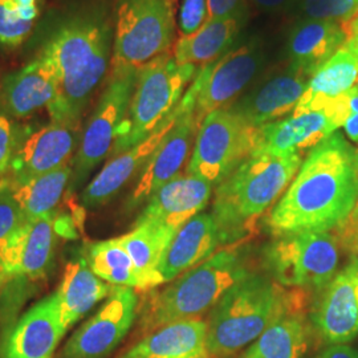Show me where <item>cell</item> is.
I'll return each instance as SVG.
<instances>
[{
    "mask_svg": "<svg viewBox=\"0 0 358 358\" xmlns=\"http://www.w3.org/2000/svg\"><path fill=\"white\" fill-rule=\"evenodd\" d=\"M195 72V65H179L171 51L142 65L110 155L124 153L146 140L180 103L185 88L198 75Z\"/></svg>",
    "mask_w": 358,
    "mask_h": 358,
    "instance_id": "cell-6",
    "label": "cell"
},
{
    "mask_svg": "<svg viewBox=\"0 0 358 358\" xmlns=\"http://www.w3.org/2000/svg\"><path fill=\"white\" fill-rule=\"evenodd\" d=\"M312 324L329 345L346 344L357 337L358 257H353L322 289L312 313Z\"/></svg>",
    "mask_w": 358,
    "mask_h": 358,
    "instance_id": "cell-17",
    "label": "cell"
},
{
    "mask_svg": "<svg viewBox=\"0 0 358 358\" xmlns=\"http://www.w3.org/2000/svg\"><path fill=\"white\" fill-rule=\"evenodd\" d=\"M24 223V215L13 196L8 180L4 177L0 186V289L4 287L1 282V263L4 254L15 232Z\"/></svg>",
    "mask_w": 358,
    "mask_h": 358,
    "instance_id": "cell-34",
    "label": "cell"
},
{
    "mask_svg": "<svg viewBox=\"0 0 358 358\" xmlns=\"http://www.w3.org/2000/svg\"><path fill=\"white\" fill-rule=\"evenodd\" d=\"M72 178V164L55 171L27 179L19 183H8L26 222L53 215Z\"/></svg>",
    "mask_w": 358,
    "mask_h": 358,
    "instance_id": "cell-30",
    "label": "cell"
},
{
    "mask_svg": "<svg viewBox=\"0 0 358 358\" xmlns=\"http://www.w3.org/2000/svg\"><path fill=\"white\" fill-rule=\"evenodd\" d=\"M35 23L23 20L13 0H0V50L13 51L32 35Z\"/></svg>",
    "mask_w": 358,
    "mask_h": 358,
    "instance_id": "cell-35",
    "label": "cell"
},
{
    "mask_svg": "<svg viewBox=\"0 0 358 358\" xmlns=\"http://www.w3.org/2000/svg\"><path fill=\"white\" fill-rule=\"evenodd\" d=\"M267 64V52L257 36L248 38L242 45L231 48L213 64L206 65L195 76L194 113L199 122L217 109H227L236 103Z\"/></svg>",
    "mask_w": 358,
    "mask_h": 358,
    "instance_id": "cell-11",
    "label": "cell"
},
{
    "mask_svg": "<svg viewBox=\"0 0 358 358\" xmlns=\"http://www.w3.org/2000/svg\"><path fill=\"white\" fill-rule=\"evenodd\" d=\"M353 244H355V245H353V247H355V248H357V250H358V239Z\"/></svg>",
    "mask_w": 358,
    "mask_h": 358,
    "instance_id": "cell-46",
    "label": "cell"
},
{
    "mask_svg": "<svg viewBox=\"0 0 358 358\" xmlns=\"http://www.w3.org/2000/svg\"><path fill=\"white\" fill-rule=\"evenodd\" d=\"M195 90L192 85L179 103V115L174 125L150 155L142 169L141 176L128 199V208H136L179 176L180 169L192 153L199 122L194 113Z\"/></svg>",
    "mask_w": 358,
    "mask_h": 358,
    "instance_id": "cell-13",
    "label": "cell"
},
{
    "mask_svg": "<svg viewBox=\"0 0 358 358\" xmlns=\"http://www.w3.org/2000/svg\"><path fill=\"white\" fill-rule=\"evenodd\" d=\"M242 255L226 248L186 271L166 288L149 294L140 317L146 336L170 324L201 320L234 285L248 276Z\"/></svg>",
    "mask_w": 358,
    "mask_h": 358,
    "instance_id": "cell-5",
    "label": "cell"
},
{
    "mask_svg": "<svg viewBox=\"0 0 358 358\" xmlns=\"http://www.w3.org/2000/svg\"><path fill=\"white\" fill-rule=\"evenodd\" d=\"M346 231V236H348V239H349V242L350 243H355L356 241L358 239V227L357 229H353V230H345Z\"/></svg>",
    "mask_w": 358,
    "mask_h": 358,
    "instance_id": "cell-44",
    "label": "cell"
},
{
    "mask_svg": "<svg viewBox=\"0 0 358 358\" xmlns=\"http://www.w3.org/2000/svg\"><path fill=\"white\" fill-rule=\"evenodd\" d=\"M81 136V124L50 120L40 125L22 127L6 178L19 183L72 164Z\"/></svg>",
    "mask_w": 358,
    "mask_h": 358,
    "instance_id": "cell-12",
    "label": "cell"
},
{
    "mask_svg": "<svg viewBox=\"0 0 358 358\" xmlns=\"http://www.w3.org/2000/svg\"><path fill=\"white\" fill-rule=\"evenodd\" d=\"M213 185L190 174H179L149 198L134 224L152 222L177 231L205 208Z\"/></svg>",
    "mask_w": 358,
    "mask_h": 358,
    "instance_id": "cell-20",
    "label": "cell"
},
{
    "mask_svg": "<svg viewBox=\"0 0 358 358\" xmlns=\"http://www.w3.org/2000/svg\"><path fill=\"white\" fill-rule=\"evenodd\" d=\"M64 333L55 294L47 296L16 322L1 358H52Z\"/></svg>",
    "mask_w": 358,
    "mask_h": 358,
    "instance_id": "cell-22",
    "label": "cell"
},
{
    "mask_svg": "<svg viewBox=\"0 0 358 358\" xmlns=\"http://www.w3.org/2000/svg\"><path fill=\"white\" fill-rule=\"evenodd\" d=\"M358 202V149L336 131L308 153L296 177L268 217L269 230H341Z\"/></svg>",
    "mask_w": 358,
    "mask_h": 358,
    "instance_id": "cell-2",
    "label": "cell"
},
{
    "mask_svg": "<svg viewBox=\"0 0 358 358\" xmlns=\"http://www.w3.org/2000/svg\"><path fill=\"white\" fill-rule=\"evenodd\" d=\"M22 127L0 106V178L8 174L13 153L20 138Z\"/></svg>",
    "mask_w": 358,
    "mask_h": 358,
    "instance_id": "cell-36",
    "label": "cell"
},
{
    "mask_svg": "<svg viewBox=\"0 0 358 358\" xmlns=\"http://www.w3.org/2000/svg\"><path fill=\"white\" fill-rule=\"evenodd\" d=\"M358 227V202L356 207H355V210H353V213H352V215L349 217V220H348V223H346L345 226L343 227L344 230H353V229H357ZM341 229V230H343ZM340 231V230H338Z\"/></svg>",
    "mask_w": 358,
    "mask_h": 358,
    "instance_id": "cell-42",
    "label": "cell"
},
{
    "mask_svg": "<svg viewBox=\"0 0 358 358\" xmlns=\"http://www.w3.org/2000/svg\"><path fill=\"white\" fill-rule=\"evenodd\" d=\"M60 90L55 66L40 56L10 72L0 81V106L13 120H24L48 109Z\"/></svg>",
    "mask_w": 358,
    "mask_h": 358,
    "instance_id": "cell-18",
    "label": "cell"
},
{
    "mask_svg": "<svg viewBox=\"0 0 358 358\" xmlns=\"http://www.w3.org/2000/svg\"><path fill=\"white\" fill-rule=\"evenodd\" d=\"M113 288V285L92 272L84 257L69 262L65 267L63 280L53 294L60 324L65 332L97 303L108 299Z\"/></svg>",
    "mask_w": 358,
    "mask_h": 358,
    "instance_id": "cell-26",
    "label": "cell"
},
{
    "mask_svg": "<svg viewBox=\"0 0 358 358\" xmlns=\"http://www.w3.org/2000/svg\"><path fill=\"white\" fill-rule=\"evenodd\" d=\"M296 20H328L348 24L358 15V0H299Z\"/></svg>",
    "mask_w": 358,
    "mask_h": 358,
    "instance_id": "cell-33",
    "label": "cell"
},
{
    "mask_svg": "<svg viewBox=\"0 0 358 358\" xmlns=\"http://www.w3.org/2000/svg\"><path fill=\"white\" fill-rule=\"evenodd\" d=\"M256 133L230 108L211 112L198 129L186 173L219 186L252 154Z\"/></svg>",
    "mask_w": 358,
    "mask_h": 358,
    "instance_id": "cell-10",
    "label": "cell"
},
{
    "mask_svg": "<svg viewBox=\"0 0 358 358\" xmlns=\"http://www.w3.org/2000/svg\"><path fill=\"white\" fill-rule=\"evenodd\" d=\"M201 358H208V357H201Z\"/></svg>",
    "mask_w": 358,
    "mask_h": 358,
    "instance_id": "cell-48",
    "label": "cell"
},
{
    "mask_svg": "<svg viewBox=\"0 0 358 358\" xmlns=\"http://www.w3.org/2000/svg\"><path fill=\"white\" fill-rule=\"evenodd\" d=\"M84 259L96 276L113 287L153 289L152 282L136 267L118 238L88 244Z\"/></svg>",
    "mask_w": 358,
    "mask_h": 358,
    "instance_id": "cell-31",
    "label": "cell"
},
{
    "mask_svg": "<svg viewBox=\"0 0 358 358\" xmlns=\"http://www.w3.org/2000/svg\"><path fill=\"white\" fill-rule=\"evenodd\" d=\"M17 7H29L36 6V0H13Z\"/></svg>",
    "mask_w": 358,
    "mask_h": 358,
    "instance_id": "cell-45",
    "label": "cell"
},
{
    "mask_svg": "<svg viewBox=\"0 0 358 358\" xmlns=\"http://www.w3.org/2000/svg\"><path fill=\"white\" fill-rule=\"evenodd\" d=\"M264 262L282 287L322 291L338 272L340 242L329 232L282 235L267 245Z\"/></svg>",
    "mask_w": 358,
    "mask_h": 358,
    "instance_id": "cell-8",
    "label": "cell"
},
{
    "mask_svg": "<svg viewBox=\"0 0 358 358\" xmlns=\"http://www.w3.org/2000/svg\"><path fill=\"white\" fill-rule=\"evenodd\" d=\"M177 0H117L110 69L137 68L170 51Z\"/></svg>",
    "mask_w": 358,
    "mask_h": 358,
    "instance_id": "cell-7",
    "label": "cell"
},
{
    "mask_svg": "<svg viewBox=\"0 0 358 358\" xmlns=\"http://www.w3.org/2000/svg\"><path fill=\"white\" fill-rule=\"evenodd\" d=\"M349 38L345 27L328 20H296L285 41V60L312 77Z\"/></svg>",
    "mask_w": 358,
    "mask_h": 358,
    "instance_id": "cell-24",
    "label": "cell"
},
{
    "mask_svg": "<svg viewBox=\"0 0 358 358\" xmlns=\"http://www.w3.org/2000/svg\"><path fill=\"white\" fill-rule=\"evenodd\" d=\"M296 307H307L306 291H288L269 278L248 275L213 309L207 322V357H235L282 313Z\"/></svg>",
    "mask_w": 358,
    "mask_h": 358,
    "instance_id": "cell-3",
    "label": "cell"
},
{
    "mask_svg": "<svg viewBox=\"0 0 358 358\" xmlns=\"http://www.w3.org/2000/svg\"><path fill=\"white\" fill-rule=\"evenodd\" d=\"M179 109L178 103L146 140L124 153L112 157V159L92 179L81 194V205L85 208H97L108 203L138 173L140 169H143L150 155L166 136L167 131L174 125Z\"/></svg>",
    "mask_w": 358,
    "mask_h": 358,
    "instance_id": "cell-21",
    "label": "cell"
},
{
    "mask_svg": "<svg viewBox=\"0 0 358 358\" xmlns=\"http://www.w3.org/2000/svg\"><path fill=\"white\" fill-rule=\"evenodd\" d=\"M208 19L207 0H182L179 8L178 24L182 36L196 32Z\"/></svg>",
    "mask_w": 358,
    "mask_h": 358,
    "instance_id": "cell-37",
    "label": "cell"
},
{
    "mask_svg": "<svg viewBox=\"0 0 358 358\" xmlns=\"http://www.w3.org/2000/svg\"><path fill=\"white\" fill-rule=\"evenodd\" d=\"M53 215L26 222L15 232L1 263L3 285L20 278L36 280L47 273L56 244Z\"/></svg>",
    "mask_w": 358,
    "mask_h": 358,
    "instance_id": "cell-19",
    "label": "cell"
},
{
    "mask_svg": "<svg viewBox=\"0 0 358 358\" xmlns=\"http://www.w3.org/2000/svg\"><path fill=\"white\" fill-rule=\"evenodd\" d=\"M306 308L287 310L245 349L241 358H304L309 346Z\"/></svg>",
    "mask_w": 358,
    "mask_h": 358,
    "instance_id": "cell-29",
    "label": "cell"
},
{
    "mask_svg": "<svg viewBox=\"0 0 358 358\" xmlns=\"http://www.w3.org/2000/svg\"><path fill=\"white\" fill-rule=\"evenodd\" d=\"M309 78L287 60L272 65L264 69L230 109L255 128L279 121L294 113L307 90Z\"/></svg>",
    "mask_w": 358,
    "mask_h": 358,
    "instance_id": "cell-14",
    "label": "cell"
},
{
    "mask_svg": "<svg viewBox=\"0 0 358 358\" xmlns=\"http://www.w3.org/2000/svg\"><path fill=\"white\" fill-rule=\"evenodd\" d=\"M256 10L267 15L292 13L299 0H250Z\"/></svg>",
    "mask_w": 358,
    "mask_h": 358,
    "instance_id": "cell-40",
    "label": "cell"
},
{
    "mask_svg": "<svg viewBox=\"0 0 358 358\" xmlns=\"http://www.w3.org/2000/svg\"><path fill=\"white\" fill-rule=\"evenodd\" d=\"M3 179L4 178H0V186H1V183H3Z\"/></svg>",
    "mask_w": 358,
    "mask_h": 358,
    "instance_id": "cell-47",
    "label": "cell"
},
{
    "mask_svg": "<svg viewBox=\"0 0 358 358\" xmlns=\"http://www.w3.org/2000/svg\"><path fill=\"white\" fill-rule=\"evenodd\" d=\"M346 117V96L324 109L292 113L291 117L257 128L252 154L303 155L344 127Z\"/></svg>",
    "mask_w": 358,
    "mask_h": 358,
    "instance_id": "cell-15",
    "label": "cell"
},
{
    "mask_svg": "<svg viewBox=\"0 0 358 358\" xmlns=\"http://www.w3.org/2000/svg\"><path fill=\"white\" fill-rule=\"evenodd\" d=\"M208 19L230 16L245 10L244 0H207Z\"/></svg>",
    "mask_w": 358,
    "mask_h": 358,
    "instance_id": "cell-39",
    "label": "cell"
},
{
    "mask_svg": "<svg viewBox=\"0 0 358 358\" xmlns=\"http://www.w3.org/2000/svg\"><path fill=\"white\" fill-rule=\"evenodd\" d=\"M137 77V68L110 69L109 80L83 129L81 142L72 162L69 192L78 189L112 152L120 128L128 115Z\"/></svg>",
    "mask_w": 358,
    "mask_h": 358,
    "instance_id": "cell-9",
    "label": "cell"
},
{
    "mask_svg": "<svg viewBox=\"0 0 358 358\" xmlns=\"http://www.w3.org/2000/svg\"><path fill=\"white\" fill-rule=\"evenodd\" d=\"M220 244L223 242L214 217L196 214L177 231L158 266L164 284L203 263Z\"/></svg>",
    "mask_w": 358,
    "mask_h": 358,
    "instance_id": "cell-23",
    "label": "cell"
},
{
    "mask_svg": "<svg viewBox=\"0 0 358 358\" xmlns=\"http://www.w3.org/2000/svg\"><path fill=\"white\" fill-rule=\"evenodd\" d=\"M345 27L346 32H348V35H349V38H352V36H355V35H357L358 34V15L352 20V22H349L348 24H344Z\"/></svg>",
    "mask_w": 358,
    "mask_h": 358,
    "instance_id": "cell-43",
    "label": "cell"
},
{
    "mask_svg": "<svg viewBox=\"0 0 358 358\" xmlns=\"http://www.w3.org/2000/svg\"><path fill=\"white\" fill-rule=\"evenodd\" d=\"M34 56L48 60L60 80L47 109L53 121L81 124L113 59L115 6L110 0H72L53 8L35 27Z\"/></svg>",
    "mask_w": 358,
    "mask_h": 358,
    "instance_id": "cell-1",
    "label": "cell"
},
{
    "mask_svg": "<svg viewBox=\"0 0 358 358\" xmlns=\"http://www.w3.org/2000/svg\"><path fill=\"white\" fill-rule=\"evenodd\" d=\"M317 358H358V350L345 344L328 346Z\"/></svg>",
    "mask_w": 358,
    "mask_h": 358,
    "instance_id": "cell-41",
    "label": "cell"
},
{
    "mask_svg": "<svg viewBox=\"0 0 358 358\" xmlns=\"http://www.w3.org/2000/svg\"><path fill=\"white\" fill-rule=\"evenodd\" d=\"M348 101V117L343 128L350 141L358 143V84H356L346 94Z\"/></svg>",
    "mask_w": 358,
    "mask_h": 358,
    "instance_id": "cell-38",
    "label": "cell"
},
{
    "mask_svg": "<svg viewBox=\"0 0 358 358\" xmlns=\"http://www.w3.org/2000/svg\"><path fill=\"white\" fill-rule=\"evenodd\" d=\"M207 329L208 324L203 320L170 324L146 334L118 358L207 357Z\"/></svg>",
    "mask_w": 358,
    "mask_h": 358,
    "instance_id": "cell-28",
    "label": "cell"
},
{
    "mask_svg": "<svg viewBox=\"0 0 358 358\" xmlns=\"http://www.w3.org/2000/svg\"><path fill=\"white\" fill-rule=\"evenodd\" d=\"M177 232L152 222L134 224L133 230L118 238L142 275L153 288L164 284L158 266Z\"/></svg>",
    "mask_w": 358,
    "mask_h": 358,
    "instance_id": "cell-32",
    "label": "cell"
},
{
    "mask_svg": "<svg viewBox=\"0 0 358 358\" xmlns=\"http://www.w3.org/2000/svg\"><path fill=\"white\" fill-rule=\"evenodd\" d=\"M138 296L115 287L99 312L66 343L62 358H105L128 334L137 316Z\"/></svg>",
    "mask_w": 358,
    "mask_h": 358,
    "instance_id": "cell-16",
    "label": "cell"
},
{
    "mask_svg": "<svg viewBox=\"0 0 358 358\" xmlns=\"http://www.w3.org/2000/svg\"><path fill=\"white\" fill-rule=\"evenodd\" d=\"M301 164V154H251L217 186L213 217L223 244L255 231L257 219L288 189Z\"/></svg>",
    "mask_w": 358,
    "mask_h": 358,
    "instance_id": "cell-4",
    "label": "cell"
},
{
    "mask_svg": "<svg viewBox=\"0 0 358 358\" xmlns=\"http://www.w3.org/2000/svg\"><path fill=\"white\" fill-rule=\"evenodd\" d=\"M245 10L224 17L207 19L196 32L189 36H180L173 50L176 62L179 65L195 66H206L217 62L224 52L230 51L242 32L247 20Z\"/></svg>",
    "mask_w": 358,
    "mask_h": 358,
    "instance_id": "cell-27",
    "label": "cell"
},
{
    "mask_svg": "<svg viewBox=\"0 0 358 358\" xmlns=\"http://www.w3.org/2000/svg\"><path fill=\"white\" fill-rule=\"evenodd\" d=\"M358 84V34L348 38L320 69L309 78L307 90L294 113L324 109L346 96Z\"/></svg>",
    "mask_w": 358,
    "mask_h": 358,
    "instance_id": "cell-25",
    "label": "cell"
}]
</instances>
